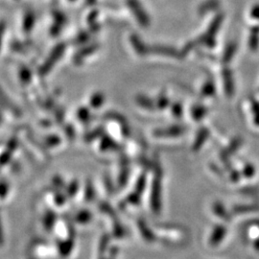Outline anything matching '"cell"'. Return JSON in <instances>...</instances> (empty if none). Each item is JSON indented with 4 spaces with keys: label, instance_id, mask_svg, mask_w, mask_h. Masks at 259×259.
Wrapping results in <instances>:
<instances>
[{
    "label": "cell",
    "instance_id": "6da1fadb",
    "mask_svg": "<svg viewBox=\"0 0 259 259\" xmlns=\"http://www.w3.org/2000/svg\"><path fill=\"white\" fill-rule=\"evenodd\" d=\"M249 47L251 50H256L259 47V26L250 29V37L249 38Z\"/></svg>",
    "mask_w": 259,
    "mask_h": 259
},
{
    "label": "cell",
    "instance_id": "7a4b0ae2",
    "mask_svg": "<svg viewBox=\"0 0 259 259\" xmlns=\"http://www.w3.org/2000/svg\"><path fill=\"white\" fill-rule=\"evenodd\" d=\"M224 81L226 85V93L229 95H232L233 93V79H232V72L227 69L224 71Z\"/></svg>",
    "mask_w": 259,
    "mask_h": 259
},
{
    "label": "cell",
    "instance_id": "3957f363",
    "mask_svg": "<svg viewBox=\"0 0 259 259\" xmlns=\"http://www.w3.org/2000/svg\"><path fill=\"white\" fill-rule=\"evenodd\" d=\"M226 233V230L222 226H219L215 229V231L213 232L212 237L210 242L212 243L213 245H216L217 243H219L220 241L222 240L224 238V235Z\"/></svg>",
    "mask_w": 259,
    "mask_h": 259
},
{
    "label": "cell",
    "instance_id": "277c9868",
    "mask_svg": "<svg viewBox=\"0 0 259 259\" xmlns=\"http://www.w3.org/2000/svg\"><path fill=\"white\" fill-rule=\"evenodd\" d=\"M259 210L258 205H242V206H236L234 208V211L238 214L245 212H251V211H257Z\"/></svg>",
    "mask_w": 259,
    "mask_h": 259
},
{
    "label": "cell",
    "instance_id": "5b68a950",
    "mask_svg": "<svg viewBox=\"0 0 259 259\" xmlns=\"http://www.w3.org/2000/svg\"><path fill=\"white\" fill-rule=\"evenodd\" d=\"M182 133H183V129L180 128V127H176V128H171L168 131H157V136H160V137H163L167 134H169L170 136H179Z\"/></svg>",
    "mask_w": 259,
    "mask_h": 259
},
{
    "label": "cell",
    "instance_id": "8992f818",
    "mask_svg": "<svg viewBox=\"0 0 259 259\" xmlns=\"http://www.w3.org/2000/svg\"><path fill=\"white\" fill-rule=\"evenodd\" d=\"M235 52H236V45L235 44H231L227 48V50H226V53L224 55V61L225 62H230L233 55L235 54Z\"/></svg>",
    "mask_w": 259,
    "mask_h": 259
},
{
    "label": "cell",
    "instance_id": "52a82bcc",
    "mask_svg": "<svg viewBox=\"0 0 259 259\" xmlns=\"http://www.w3.org/2000/svg\"><path fill=\"white\" fill-rule=\"evenodd\" d=\"M252 112H253V119L255 125L259 126V102L252 101Z\"/></svg>",
    "mask_w": 259,
    "mask_h": 259
},
{
    "label": "cell",
    "instance_id": "ba28073f",
    "mask_svg": "<svg viewBox=\"0 0 259 259\" xmlns=\"http://www.w3.org/2000/svg\"><path fill=\"white\" fill-rule=\"evenodd\" d=\"M243 173H244V175L247 177V178H251V177L254 175V173H255V169H254V167L252 166L251 164H248V165H246L245 168H244Z\"/></svg>",
    "mask_w": 259,
    "mask_h": 259
},
{
    "label": "cell",
    "instance_id": "9c48e42d",
    "mask_svg": "<svg viewBox=\"0 0 259 259\" xmlns=\"http://www.w3.org/2000/svg\"><path fill=\"white\" fill-rule=\"evenodd\" d=\"M103 102V96L101 94H95L92 99V105H93L94 108L96 107H99L101 105V103Z\"/></svg>",
    "mask_w": 259,
    "mask_h": 259
},
{
    "label": "cell",
    "instance_id": "30bf717a",
    "mask_svg": "<svg viewBox=\"0 0 259 259\" xmlns=\"http://www.w3.org/2000/svg\"><path fill=\"white\" fill-rule=\"evenodd\" d=\"M250 17L252 19H259V4L254 5L250 10Z\"/></svg>",
    "mask_w": 259,
    "mask_h": 259
},
{
    "label": "cell",
    "instance_id": "8fae6325",
    "mask_svg": "<svg viewBox=\"0 0 259 259\" xmlns=\"http://www.w3.org/2000/svg\"><path fill=\"white\" fill-rule=\"evenodd\" d=\"M204 93L207 94V95L213 94V93H214V91H215V89H214V85H213L212 83H206V84H205V87H204Z\"/></svg>",
    "mask_w": 259,
    "mask_h": 259
},
{
    "label": "cell",
    "instance_id": "7c38bea8",
    "mask_svg": "<svg viewBox=\"0 0 259 259\" xmlns=\"http://www.w3.org/2000/svg\"><path fill=\"white\" fill-rule=\"evenodd\" d=\"M139 102L140 103L143 107H146V108H148V109L151 108V105H152V103L150 102L148 99H146V97H140V98H139Z\"/></svg>",
    "mask_w": 259,
    "mask_h": 259
},
{
    "label": "cell",
    "instance_id": "4fadbf2b",
    "mask_svg": "<svg viewBox=\"0 0 259 259\" xmlns=\"http://www.w3.org/2000/svg\"><path fill=\"white\" fill-rule=\"evenodd\" d=\"M254 247H255V249H256V250H259V239L258 240H256V242H255V244H254Z\"/></svg>",
    "mask_w": 259,
    "mask_h": 259
},
{
    "label": "cell",
    "instance_id": "5bb4252c",
    "mask_svg": "<svg viewBox=\"0 0 259 259\" xmlns=\"http://www.w3.org/2000/svg\"><path fill=\"white\" fill-rule=\"evenodd\" d=\"M2 32H3V26L0 25V41H1V35H2Z\"/></svg>",
    "mask_w": 259,
    "mask_h": 259
}]
</instances>
